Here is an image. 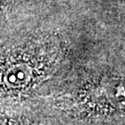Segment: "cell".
I'll list each match as a JSON object with an SVG mask.
<instances>
[{
  "label": "cell",
  "mask_w": 125,
  "mask_h": 125,
  "mask_svg": "<svg viewBox=\"0 0 125 125\" xmlns=\"http://www.w3.org/2000/svg\"><path fill=\"white\" fill-rule=\"evenodd\" d=\"M56 101L58 108L87 124L125 125V66H95Z\"/></svg>",
  "instance_id": "cell-1"
},
{
  "label": "cell",
  "mask_w": 125,
  "mask_h": 125,
  "mask_svg": "<svg viewBox=\"0 0 125 125\" xmlns=\"http://www.w3.org/2000/svg\"><path fill=\"white\" fill-rule=\"evenodd\" d=\"M63 58V47L56 38H46L35 53L24 60L0 65V97L16 95L35 88L51 78Z\"/></svg>",
  "instance_id": "cell-2"
},
{
  "label": "cell",
  "mask_w": 125,
  "mask_h": 125,
  "mask_svg": "<svg viewBox=\"0 0 125 125\" xmlns=\"http://www.w3.org/2000/svg\"><path fill=\"white\" fill-rule=\"evenodd\" d=\"M0 125H50L42 118L28 115H0Z\"/></svg>",
  "instance_id": "cell-3"
}]
</instances>
